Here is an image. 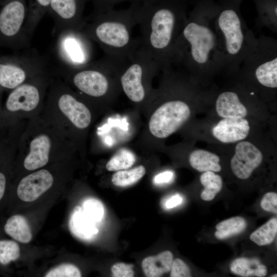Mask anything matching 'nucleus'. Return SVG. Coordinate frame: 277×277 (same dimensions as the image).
I'll use <instances>...</instances> for the list:
<instances>
[{
  "mask_svg": "<svg viewBox=\"0 0 277 277\" xmlns=\"http://www.w3.org/2000/svg\"><path fill=\"white\" fill-rule=\"evenodd\" d=\"M135 162L134 153L127 149L119 150L107 162L106 168L110 171H120L131 167Z\"/></svg>",
  "mask_w": 277,
  "mask_h": 277,
  "instance_id": "nucleus-30",
  "label": "nucleus"
},
{
  "mask_svg": "<svg viewBox=\"0 0 277 277\" xmlns=\"http://www.w3.org/2000/svg\"><path fill=\"white\" fill-rule=\"evenodd\" d=\"M190 114V108L185 102L168 101L160 106L151 116L149 130L156 137L166 138L181 127Z\"/></svg>",
  "mask_w": 277,
  "mask_h": 277,
  "instance_id": "nucleus-6",
  "label": "nucleus"
},
{
  "mask_svg": "<svg viewBox=\"0 0 277 277\" xmlns=\"http://www.w3.org/2000/svg\"><path fill=\"white\" fill-rule=\"evenodd\" d=\"M262 160L263 154L256 146L247 141L241 142L236 145L235 153L231 160V168L237 177L246 180L260 166Z\"/></svg>",
  "mask_w": 277,
  "mask_h": 277,
  "instance_id": "nucleus-8",
  "label": "nucleus"
},
{
  "mask_svg": "<svg viewBox=\"0 0 277 277\" xmlns=\"http://www.w3.org/2000/svg\"><path fill=\"white\" fill-rule=\"evenodd\" d=\"M243 0H221L215 24L222 47L225 70L238 72L255 35L247 26L240 11Z\"/></svg>",
  "mask_w": 277,
  "mask_h": 277,
  "instance_id": "nucleus-3",
  "label": "nucleus"
},
{
  "mask_svg": "<svg viewBox=\"0 0 277 277\" xmlns=\"http://www.w3.org/2000/svg\"><path fill=\"white\" fill-rule=\"evenodd\" d=\"M95 223L85 214L82 207L76 206L71 213L69 225L71 233L76 237L89 240L98 232Z\"/></svg>",
  "mask_w": 277,
  "mask_h": 277,
  "instance_id": "nucleus-19",
  "label": "nucleus"
},
{
  "mask_svg": "<svg viewBox=\"0 0 277 277\" xmlns=\"http://www.w3.org/2000/svg\"><path fill=\"white\" fill-rule=\"evenodd\" d=\"M133 268L131 264L117 263L112 266L111 271L114 277H133L134 274Z\"/></svg>",
  "mask_w": 277,
  "mask_h": 277,
  "instance_id": "nucleus-37",
  "label": "nucleus"
},
{
  "mask_svg": "<svg viewBox=\"0 0 277 277\" xmlns=\"http://www.w3.org/2000/svg\"><path fill=\"white\" fill-rule=\"evenodd\" d=\"M257 15L256 24L258 27H266L277 32V0H252Z\"/></svg>",
  "mask_w": 277,
  "mask_h": 277,
  "instance_id": "nucleus-20",
  "label": "nucleus"
},
{
  "mask_svg": "<svg viewBox=\"0 0 277 277\" xmlns=\"http://www.w3.org/2000/svg\"><path fill=\"white\" fill-rule=\"evenodd\" d=\"M73 81L80 90L93 97L104 95L109 88L106 76L103 72L95 69H85L78 72Z\"/></svg>",
  "mask_w": 277,
  "mask_h": 277,
  "instance_id": "nucleus-13",
  "label": "nucleus"
},
{
  "mask_svg": "<svg viewBox=\"0 0 277 277\" xmlns=\"http://www.w3.org/2000/svg\"><path fill=\"white\" fill-rule=\"evenodd\" d=\"M82 208L85 214L95 223L100 222L104 214V208L100 201L89 198L84 201Z\"/></svg>",
  "mask_w": 277,
  "mask_h": 277,
  "instance_id": "nucleus-33",
  "label": "nucleus"
},
{
  "mask_svg": "<svg viewBox=\"0 0 277 277\" xmlns=\"http://www.w3.org/2000/svg\"><path fill=\"white\" fill-rule=\"evenodd\" d=\"M215 108L218 115L224 118H243L247 114V108L238 93L232 90L224 91L219 94Z\"/></svg>",
  "mask_w": 277,
  "mask_h": 277,
  "instance_id": "nucleus-16",
  "label": "nucleus"
},
{
  "mask_svg": "<svg viewBox=\"0 0 277 277\" xmlns=\"http://www.w3.org/2000/svg\"><path fill=\"white\" fill-rule=\"evenodd\" d=\"M182 202V198L179 195L172 196L166 202L165 206L167 208L171 209L179 205Z\"/></svg>",
  "mask_w": 277,
  "mask_h": 277,
  "instance_id": "nucleus-40",
  "label": "nucleus"
},
{
  "mask_svg": "<svg viewBox=\"0 0 277 277\" xmlns=\"http://www.w3.org/2000/svg\"><path fill=\"white\" fill-rule=\"evenodd\" d=\"M86 0H51L48 11L63 31L75 30L82 21Z\"/></svg>",
  "mask_w": 277,
  "mask_h": 277,
  "instance_id": "nucleus-9",
  "label": "nucleus"
},
{
  "mask_svg": "<svg viewBox=\"0 0 277 277\" xmlns=\"http://www.w3.org/2000/svg\"><path fill=\"white\" fill-rule=\"evenodd\" d=\"M261 206L266 211L276 213L277 194L273 192L266 193L261 201Z\"/></svg>",
  "mask_w": 277,
  "mask_h": 277,
  "instance_id": "nucleus-38",
  "label": "nucleus"
},
{
  "mask_svg": "<svg viewBox=\"0 0 277 277\" xmlns=\"http://www.w3.org/2000/svg\"><path fill=\"white\" fill-rule=\"evenodd\" d=\"M53 182V177L48 170L33 172L21 181L17 188V196L23 201L33 202L47 191Z\"/></svg>",
  "mask_w": 277,
  "mask_h": 277,
  "instance_id": "nucleus-11",
  "label": "nucleus"
},
{
  "mask_svg": "<svg viewBox=\"0 0 277 277\" xmlns=\"http://www.w3.org/2000/svg\"><path fill=\"white\" fill-rule=\"evenodd\" d=\"M145 173V168L144 166L140 165L130 170L117 171L112 175L111 181L116 186L128 187L137 183L144 176Z\"/></svg>",
  "mask_w": 277,
  "mask_h": 277,
  "instance_id": "nucleus-28",
  "label": "nucleus"
},
{
  "mask_svg": "<svg viewBox=\"0 0 277 277\" xmlns=\"http://www.w3.org/2000/svg\"><path fill=\"white\" fill-rule=\"evenodd\" d=\"M65 31L63 36L61 46L63 54L68 62L73 65H84L87 61V52L84 44L73 31Z\"/></svg>",
  "mask_w": 277,
  "mask_h": 277,
  "instance_id": "nucleus-18",
  "label": "nucleus"
},
{
  "mask_svg": "<svg viewBox=\"0 0 277 277\" xmlns=\"http://www.w3.org/2000/svg\"><path fill=\"white\" fill-rule=\"evenodd\" d=\"M50 147V140L46 135L34 138L30 143V152L24 162L25 168L33 170L45 166L48 162Z\"/></svg>",
  "mask_w": 277,
  "mask_h": 277,
  "instance_id": "nucleus-17",
  "label": "nucleus"
},
{
  "mask_svg": "<svg viewBox=\"0 0 277 277\" xmlns=\"http://www.w3.org/2000/svg\"><path fill=\"white\" fill-rule=\"evenodd\" d=\"M173 254L166 250L155 256L145 258L142 263L143 271L148 277H158L170 271Z\"/></svg>",
  "mask_w": 277,
  "mask_h": 277,
  "instance_id": "nucleus-21",
  "label": "nucleus"
},
{
  "mask_svg": "<svg viewBox=\"0 0 277 277\" xmlns=\"http://www.w3.org/2000/svg\"><path fill=\"white\" fill-rule=\"evenodd\" d=\"M4 230L7 234L22 243H28L32 233L26 219L18 214L12 215L6 222Z\"/></svg>",
  "mask_w": 277,
  "mask_h": 277,
  "instance_id": "nucleus-22",
  "label": "nucleus"
},
{
  "mask_svg": "<svg viewBox=\"0 0 277 277\" xmlns=\"http://www.w3.org/2000/svg\"><path fill=\"white\" fill-rule=\"evenodd\" d=\"M173 176V174L172 172L166 171L155 176L154 181L157 184L166 183L171 181Z\"/></svg>",
  "mask_w": 277,
  "mask_h": 277,
  "instance_id": "nucleus-39",
  "label": "nucleus"
},
{
  "mask_svg": "<svg viewBox=\"0 0 277 277\" xmlns=\"http://www.w3.org/2000/svg\"><path fill=\"white\" fill-rule=\"evenodd\" d=\"M138 2L125 10L113 9L94 14V20L87 28L86 34L111 53L127 56L136 46L132 38V29L138 19Z\"/></svg>",
  "mask_w": 277,
  "mask_h": 277,
  "instance_id": "nucleus-4",
  "label": "nucleus"
},
{
  "mask_svg": "<svg viewBox=\"0 0 277 277\" xmlns=\"http://www.w3.org/2000/svg\"><path fill=\"white\" fill-rule=\"evenodd\" d=\"M230 270L233 273L243 277H263L267 272L266 266L256 258H238L231 264Z\"/></svg>",
  "mask_w": 277,
  "mask_h": 277,
  "instance_id": "nucleus-24",
  "label": "nucleus"
},
{
  "mask_svg": "<svg viewBox=\"0 0 277 277\" xmlns=\"http://www.w3.org/2000/svg\"><path fill=\"white\" fill-rule=\"evenodd\" d=\"M252 74L263 87H277V41L264 34L256 37L238 72Z\"/></svg>",
  "mask_w": 277,
  "mask_h": 277,
  "instance_id": "nucleus-5",
  "label": "nucleus"
},
{
  "mask_svg": "<svg viewBox=\"0 0 277 277\" xmlns=\"http://www.w3.org/2000/svg\"><path fill=\"white\" fill-rule=\"evenodd\" d=\"M39 101L37 88L32 85L25 84L19 86L10 94L6 107L10 111L19 110L29 111L35 108Z\"/></svg>",
  "mask_w": 277,
  "mask_h": 277,
  "instance_id": "nucleus-14",
  "label": "nucleus"
},
{
  "mask_svg": "<svg viewBox=\"0 0 277 277\" xmlns=\"http://www.w3.org/2000/svg\"><path fill=\"white\" fill-rule=\"evenodd\" d=\"M20 256V248L18 244L12 240H0V264H9Z\"/></svg>",
  "mask_w": 277,
  "mask_h": 277,
  "instance_id": "nucleus-31",
  "label": "nucleus"
},
{
  "mask_svg": "<svg viewBox=\"0 0 277 277\" xmlns=\"http://www.w3.org/2000/svg\"><path fill=\"white\" fill-rule=\"evenodd\" d=\"M218 4L195 0L177 41L171 65H182L197 75L225 70L222 47L215 24Z\"/></svg>",
  "mask_w": 277,
  "mask_h": 277,
  "instance_id": "nucleus-1",
  "label": "nucleus"
},
{
  "mask_svg": "<svg viewBox=\"0 0 277 277\" xmlns=\"http://www.w3.org/2000/svg\"><path fill=\"white\" fill-rule=\"evenodd\" d=\"M28 16L26 0H11L0 12V31L6 36L17 35L23 28Z\"/></svg>",
  "mask_w": 277,
  "mask_h": 277,
  "instance_id": "nucleus-10",
  "label": "nucleus"
},
{
  "mask_svg": "<svg viewBox=\"0 0 277 277\" xmlns=\"http://www.w3.org/2000/svg\"><path fill=\"white\" fill-rule=\"evenodd\" d=\"M195 0H143L138 3L141 48L158 67L171 65L174 48Z\"/></svg>",
  "mask_w": 277,
  "mask_h": 277,
  "instance_id": "nucleus-2",
  "label": "nucleus"
},
{
  "mask_svg": "<svg viewBox=\"0 0 277 277\" xmlns=\"http://www.w3.org/2000/svg\"><path fill=\"white\" fill-rule=\"evenodd\" d=\"M277 233V219L273 217L252 232L250 239L259 246L271 244Z\"/></svg>",
  "mask_w": 277,
  "mask_h": 277,
  "instance_id": "nucleus-29",
  "label": "nucleus"
},
{
  "mask_svg": "<svg viewBox=\"0 0 277 277\" xmlns=\"http://www.w3.org/2000/svg\"><path fill=\"white\" fill-rule=\"evenodd\" d=\"M58 106L63 113L76 127L84 129L91 120L88 108L69 94H64L59 98Z\"/></svg>",
  "mask_w": 277,
  "mask_h": 277,
  "instance_id": "nucleus-15",
  "label": "nucleus"
},
{
  "mask_svg": "<svg viewBox=\"0 0 277 277\" xmlns=\"http://www.w3.org/2000/svg\"><path fill=\"white\" fill-rule=\"evenodd\" d=\"M6 177L4 174L0 172V201L4 196L6 189Z\"/></svg>",
  "mask_w": 277,
  "mask_h": 277,
  "instance_id": "nucleus-41",
  "label": "nucleus"
},
{
  "mask_svg": "<svg viewBox=\"0 0 277 277\" xmlns=\"http://www.w3.org/2000/svg\"><path fill=\"white\" fill-rule=\"evenodd\" d=\"M129 65L121 77V83L125 94L132 102H140L145 95L142 83L144 67L152 58L141 48L130 54Z\"/></svg>",
  "mask_w": 277,
  "mask_h": 277,
  "instance_id": "nucleus-7",
  "label": "nucleus"
},
{
  "mask_svg": "<svg viewBox=\"0 0 277 277\" xmlns=\"http://www.w3.org/2000/svg\"><path fill=\"white\" fill-rule=\"evenodd\" d=\"M81 273L75 265L64 263L61 264L49 270L45 277H80Z\"/></svg>",
  "mask_w": 277,
  "mask_h": 277,
  "instance_id": "nucleus-34",
  "label": "nucleus"
},
{
  "mask_svg": "<svg viewBox=\"0 0 277 277\" xmlns=\"http://www.w3.org/2000/svg\"><path fill=\"white\" fill-rule=\"evenodd\" d=\"M143 0H94L95 14L102 13L113 9V7L121 2L125 1L132 3L141 2Z\"/></svg>",
  "mask_w": 277,
  "mask_h": 277,
  "instance_id": "nucleus-36",
  "label": "nucleus"
},
{
  "mask_svg": "<svg viewBox=\"0 0 277 277\" xmlns=\"http://www.w3.org/2000/svg\"><path fill=\"white\" fill-rule=\"evenodd\" d=\"M275 276V277H276L277 275H276V274H275L274 275H272V276Z\"/></svg>",
  "mask_w": 277,
  "mask_h": 277,
  "instance_id": "nucleus-42",
  "label": "nucleus"
},
{
  "mask_svg": "<svg viewBox=\"0 0 277 277\" xmlns=\"http://www.w3.org/2000/svg\"><path fill=\"white\" fill-rule=\"evenodd\" d=\"M51 0H29L27 21L28 25H34L35 23L48 11Z\"/></svg>",
  "mask_w": 277,
  "mask_h": 277,
  "instance_id": "nucleus-32",
  "label": "nucleus"
},
{
  "mask_svg": "<svg viewBox=\"0 0 277 277\" xmlns=\"http://www.w3.org/2000/svg\"><path fill=\"white\" fill-rule=\"evenodd\" d=\"M246 222L241 216H235L222 221L217 224L215 228V236L218 239H225L238 234L243 231L246 227Z\"/></svg>",
  "mask_w": 277,
  "mask_h": 277,
  "instance_id": "nucleus-26",
  "label": "nucleus"
},
{
  "mask_svg": "<svg viewBox=\"0 0 277 277\" xmlns=\"http://www.w3.org/2000/svg\"><path fill=\"white\" fill-rule=\"evenodd\" d=\"M248 121L243 118H224L212 130L213 135L224 143H235L245 139L248 135Z\"/></svg>",
  "mask_w": 277,
  "mask_h": 277,
  "instance_id": "nucleus-12",
  "label": "nucleus"
},
{
  "mask_svg": "<svg viewBox=\"0 0 277 277\" xmlns=\"http://www.w3.org/2000/svg\"><path fill=\"white\" fill-rule=\"evenodd\" d=\"M26 72L23 67L15 64H0V85L13 89L24 82Z\"/></svg>",
  "mask_w": 277,
  "mask_h": 277,
  "instance_id": "nucleus-25",
  "label": "nucleus"
},
{
  "mask_svg": "<svg viewBox=\"0 0 277 277\" xmlns=\"http://www.w3.org/2000/svg\"><path fill=\"white\" fill-rule=\"evenodd\" d=\"M171 277H190V271L188 266L180 259L173 260L170 269Z\"/></svg>",
  "mask_w": 277,
  "mask_h": 277,
  "instance_id": "nucleus-35",
  "label": "nucleus"
},
{
  "mask_svg": "<svg viewBox=\"0 0 277 277\" xmlns=\"http://www.w3.org/2000/svg\"><path fill=\"white\" fill-rule=\"evenodd\" d=\"M189 161L191 167L199 172H219L222 169L219 156L203 149L192 151Z\"/></svg>",
  "mask_w": 277,
  "mask_h": 277,
  "instance_id": "nucleus-23",
  "label": "nucleus"
},
{
  "mask_svg": "<svg viewBox=\"0 0 277 277\" xmlns=\"http://www.w3.org/2000/svg\"><path fill=\"white\" fill-rule=\"evenodd\" d=\"M200 181L204 187L201 197L206 201L212 200L222 188L221 177L212 171L204 172L200 176Z\"/></svg>",
  "mask_w": 277,
  "mask_h": 277,
  "instance_id": "nucleus-27",
  "label": "nucleus"
}]
</instances>
